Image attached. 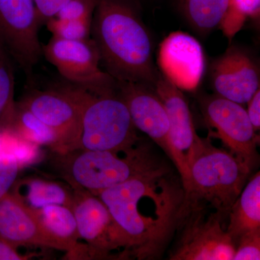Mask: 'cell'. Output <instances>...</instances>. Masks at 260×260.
Instances as JSON below:
<instances>
[{"label": "cell", "mask_w": 260, "mask_h": 260, "mask_svg": "<svg viewBox=\"0 0 260 260\" xmlns=\"http://www.w3.org/2000/svg\"><path fill=\"white\" fill-rule=\"evenodd\" d=\"M97 195L107 207L135 259L160 258L177 234L186 191L170 168L140 176Z\"/></svg>", "instance_id": "obj_1"}, {"label": "cell", "mask_w": 260, "mask_h": 260, "mask_svg": "<svg viewBox=\"0 0 260 260\" xmlns=\"http://www.w3.org/2000/svg\"><path fill=\"white\" fill-rule=\"evenodd\" d=\"M158 64L160 74L179 90L194 91L205 70L204 51L192 36L173 32L160 44Z\"/></svg>", "instance_id": "obj_14"}, {"label": "cell", "mask_w": 260, "mask_h": 260, "mask_svg": "<svg viewBox=\"0 0 260 260\" xmlns=\"http://www.w3.org/2000/svg\"><path fill=\"white\" fill-rule=\"evenodd\" d=\"M226 232L234 242L246 233L260 229V173L249 179L229 215Z\"/></svg>", "instance_id": "obj_17"}, {"label": "cell", "mask_w": 260, "mask_h": 260, "mask_svg": "<svg viewBox=\"0 0 260 260\" xmlns=\"http://www.w3.org/2000/svg\"><path fill=\"white\" fill-rule=\"evenodd\" d=\"M251 170L247 164L225 149L205 139L201 151L189 168L186 198L199 202L226 217L239 198Z\"/></svg>", "instance_id": "obj_4"}, {"label": "cell", "mask_w": 260, "mask_h": 260, "mask_svg": "<svg viewBox=\"0 0 260 260\" xmlns=\"http://www.w3.org/2000/svg\"><path fill=\"white\" fill-rule=\"evenodd\" d=\"M52 37L64 40H85L91 37L92 21L53 17L46 22Z\"/></svg>", "instance_id": "obj_24"}, {"label": "cell", "mask_w": 260, "mask_h": 260, "mask_svg": "<svg viewBox=\"0 0 260 260\" xmlns=\"http://www.w3.org/2000/svg\"><path fill=\"white\" fill-rule=\"evenodd\" d=\"M247 105L246 112L254 132L257 134L260 129V89L251 98Z\"/></svg>", "instance_id": "obj_30"}, {"label": "cell", "mask_w": 260, "mask_h": 260, "mask_svg": "<svg viewBox=\"0 0 260 260\" xmlns=\"http://www.w3.org/2000/svg\"><path fill=\"white\" fill-rule=\"evenodd\" d=\"M260 259V229L246 233L236 242L233 260Z\"/></svg>", "instance_id": "obj_27"}, {"label": "cell", "mask_w": 260, "mask_h": 260, "mask_svg": "<svg viewBox=\"0 0 260 260\" xmlns=\"http://www.w3.org/2000/svg\"><path fill=\"white\" fill-rule=\"evenodd\" d=\"M42 55L75 86L92 91L116 83L101 69L100 54L91 37L70 41L52 37L42 45Z\"/></svg>", "instance_id": "obj_11"}, {"label": "cell", "mask_w": 260, "mask_h": 260, "mask_svg": "<svg viewBox=\"0 0 260 260\" xmlns=\"http://www.w3.org/2000/svg\"><path fill=\"white\" fill-rule=\"evenodd\" d=\"M98 0H69L54 17L92 21Z\"/></svg>", "instance_id": "obj_26"}, {"label": "cell", "mask_w": 260, "mask_h": 260, "mask_svg": "<svg viewBox=\"0 0 260 260\" xmlns=\"http://www.w3.org/2000/svg\"><path fill=\"white\" fill-rule=\"evenodd\" d=\"M18 102L57 133L62 142L64 153L78 149L83 88L73 85L61 89L35 90Z\"/></svg>", "instance_id": "obj_9"}, {"label": "cell", "mask_w": 260, "mask_h": 260, "mask_svg": "<svg viewBox=\"0 0 260 260\" xmlns=\"http://www.w3.org/2000/svg\"><path fill=\"white\" fill-rule=\"evenodd\" d=\"M20 160L11 152H0V200L8 194L20 172Z\"/></svg>", "instance_id": "obj_25"}, {"label": "cell", "mask_w": 260, "mask_h": 260, "mask_svg": "<svg viewBox=\"0 0 260 260\" xmlns=\"http://www.w3.org/2000/svg\"><path fill=\"white\" fill-rule=\"evenodd\" d=\"M127 1L130 2V3H133V4L138 5V3H140V0H127Z\"/></svg>", "instance_id": "obj_31"}, {"label": "cell", "mask_w": 260, "mask_h": 260, "mask_svg": "<svg viewBox=\"0 0 260 260\" xmlns=\"http://www.w3.org/2000/svg\"><path fill=\"white\" fill-rule=\"evenodd\" d=\"M2 45L0 44V49H1Z\"/></svg>", "instance_id": "obj_32"}, {"label": "cell", "mask_w": 260, "mask_h": 260, "mask_svg": "<svg viewBox=\"0 0 260 260\" xmlns=\"http://www.w3.org/2000/svg\"><path fill=\"white\" fill-rule=\"evenodd\" d=\"M74 192L73 213L80 239H83L91 251L93 259H113V251L123 249L130 257L124 236L110 212L97 195L80 188Z\"/></svg>", "instance_id": "obj_12"}, {"label": "cell", "mask_w": 260, "mask_h": 260, "mask_svg": "<svg viewBox=\"0 0 260 260\" xmlns=\"http://www.w3.org/2000/svg\"><path fill=\"white\" fill-rule=\"evenodd\" d=\"M15 76L10 56L0 49V133L8 132L15 112Z\"/></svg>", "instance_id": "obj_22"}, {"label": "cell", "mask_w": 260, "mask_h": 260, "mask_svg": "<svg viewBox=\"0 0 260 260\" xmlns=\"http://www.w3.org/2000/svg\"><path fill=\"white\" fill-rule=\"evenodd\" d=\"M28 189L26 199L34 208H40L49 205H60L73 208L74 192L59 183L31 179L25 181Z\"/></svg>", "instance_id": "obj_21"}, {"label": "cell", "mask_w": 260, "mask_h": 260, "mask_svg": "<svg viewBox=\"0 0 260 260\" xmlns=\"http://www.w3.org/2000/svg\"><path fill=\"white\" fill-rule=\"evenodd\" d=\"M46 229L61 240L77 245L80 239L73 210L60 205L35 208Z\"/></svg>", "instance_id": "obj_20"}, {"label": "cell", "mask_w": 260, "mask_h": 260, "mask_svg": "<svg viewBox=\"0 0 260 260\" xmlns=\"http://www.w3.org/2000/svg\"><path fill=\"white\" fill-rule=\"evenodd\" d=\"M18 248L0 237V260H26L31 259L36 254H22Z\"/></svg>", "instance_id": "obj_29"}, {"label": "cell", "mask_w": 260, "mask_h": 260, "mask_svg": "<svg viewBox=\"0 0 260 260\" xmlns=\"http://www.w3.org/2000/svg\"><path fill=\"white\" fill-rule=\"evenodd\" d=\"M0 237L18 248L34 246L67 251L70 259H90L86 244L64 242L46 229L35 208L10 191L0 200Z\"/></svg>", "instance_id": "obj_7"}, {"label": "cell", "mask_w": 260, "mask_h": 260, "mask_svg": "<svg viewBox=\"0 0 260 260\" xmlns=\"http://www.w3.org/2000/svg\"><path fill=\"white\" fill-rule=\"evenodd\" d=\"M212 84L217 95L244 104L259 89V70L245 51L232 47L212 64Z\"/></svg>", "instance_id": "obj_16"}, {"label": "cell", "mask_w": 260, "mask_h": 260, "mask_svg": "<svg viewBox=\"0 0 260 260\" xmlns=\"http://www.w3.org/2000/svg\"><path fill=\"white\" fill-rule=\"evenodd\" d=\"M154 89L167 111L169 138L174 151L173 162L186 190L189 181V168L203 149L205 139H202L197 134L189 104L181 90L161 74Z\"/></svg>", "instance_id": "obj_13"}, {"label": "cell", "mask_w": 260, "mask_h": 260, "mask_svg": "<svg viewBox=\"0 0 260 260\" xmlns=\"http://www.w3.org/2000/svg\"><path fill=\"white\" fill-rule=\"evenodd\" d=\"M199 102L210 137L221 140L229 152L252 169L259 140L245 108L217 94L203 96Z\"/></svg>", "instance_id": "obj_8"}, {"label": "cell", "mask_w": 260, "mask_h": 260, "mask_svg": "<svg viewBox=\"0 0 260 260\" xmlns=\"http://www.w3.org/2000/svg\"><path fill=\"white\" fill-rule=\"evenodd\" d=\"M41 23L57 14L69 0H34Z\"/></svg>", "instance_id": "obj_28"}, {"label": "cell", "mask_w": 260, "mask_h": 260, "mask_svg": "<svg viewBox=\"0 0 260 260\" xmlns=\"http://www.w3.org/2000/svg\"><path fill=\"white\" fill-rule=\"evenodd\" d=\"M34 0H0V44L30 75L42 56Z\"/></svg>", "instance_id": "obj_10"}, {"label": "cell", "mask_w": 260, "mask_h": 260, "mask_svg": "<svg viewBox=\"0 0 260 260\" xmlns=\"http://www.w3.org/2000/svg\"><path fill=\"white\" fill-rule=\"evenodd\" d=\"M178 8L195 31L206 36L220 25L229 0H176Z\"/></svg>", "instance_id": "obj_19"}, {"label": "cell", "mask_w": 260, "mask_h": 260, "mask_svg": "<svg viewBox=\"0 0 260 260\" xmlns=\"http://www.w3.org/2000/svg\"><path fill=\"white\" fill-rule=\"evenodd\" d=\"M127 0H98L91 25L106 73L117 82L155 86L160 73L153 59L151 39Z\"/></svg>", "instance_id": "obj_2"}, {"label": "cell", "mask_w": 260, "mask_h": 260, "mask_svg": "<svg viewBox=\"0 0 260 260\" xmlns=\"http://www.w3.org/2000/svg\"><path fill=\"white\" fill-rule=\"evenodd\" d=\"M52 153L53 165L70 187L80 188L93 194L167 166L148 144L142 142L123 156L119 155L121 153L82 149Z\"/></svg>", "instance_id": "obj_3"}, {"label": "cell", "mask_w": 260, "mask_h": 260, "mask_svg": "<svg viewBox=\"0 0 260 260\" xmlns=\"http://www.w3.org/2000/svg\"><path fill=\"white\" fill-rule=\"evenodd\" d=\"M259 16L260 0H229L226 13L219 28L232 41L248 20H259Z\"/></svg>", "instance_id": "obj_23"}, {"label": "cell", "mask_w": 260, "mask_h": 260, "mask_svg": "<svg viewBox=\"0 0 260 260\" xmlns=\"http://www.w3.org/2000/svg\"><path fill=\"white\" fill-rule=\"evenodd\" d=\"M207 205L185 198L177 244L170 252L172 260H232L236 243L223 227L225 216Z\"/></svg>", "instance_id": "obj_6"}, {"label": "cell", "mask_w": 260, "mask_h": 260, "mask_svg": "<svg viewBox=\"0 0 260 260\" xmlns=\"http://www.w3.org/2000/svg\"><path fill=\"white\" fill-rule=\"evenodd\" d=\"M117 89L136 129L148 135L174 162L167 111L154 87L134 82H117Z\"/></svg>", "instance_id": "obj_15"}, {"label": "cell", "mask_w": 260, "mask_h": 260, "mask_svg": "<svg viewBox=\"0 0 260 260\" xmlns=\"http://www.w3.org/2000/svg\"><path fill=\"white\" fill-rule=\"evenodd\" d=\"M140 140L117 83L93 91L83 89L78 149L122 153Z\"/></svg>", "instance_id": "obj_5"}, {"label": "cell", "mask_w": 260, "mask_h": 260, "mask_svg": "<svg viewBox=\"0 0 260 260\" xmlns=\"http://www.w3.org/2000/svg\"><path fill=\"white\" fill-rule=\"evenodd\" d=\"M8 132L23 141L47 147L52 153H65L57 133L19 102H16L14 117Z\"/></svg>", "instance_id": "obj_18"}]
</instances>
